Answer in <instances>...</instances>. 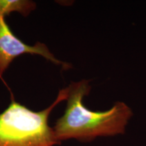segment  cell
<instances>
[{"mask_svg": "<svg viewBox=\"0 0 146 146\" xmlns=\"http://www.w3.org/2000/svg\"><path fill=\"white\" fill-rule=\"evenodd\" d=\"M89 81L82 80L68 86L67 105L64 114L52 127L55 139L58 143L68 139L82 142L93 141L98 137L124 134L133 112L125 103L117 102L108 110H91L83 100L90 92Z\"/></svg>", "mask_w": 146, "mask_h": 146, "instance_id": "6da1fadb", "label": "cell"}, {"mask_svg": "<svg viewBox=\"0 0 146 146\" xmlns=\"http://www.w3.org/2000/svg\"><path fill=\"white\" fill-rule=\"evenodd\" d=\"M68 91V87L61 89L54 103L39 112L33 111L12 100L8 107L0 114V138L23 143L59 144L55 139L48 120L54 108L66 100Z\"/></svg>", "mask_w": 146, "mask_h": 146, "instance_id": "7a4b0ae2", "label": "cell"}, {"mask_svg": "<svg viewBox=\"0 0 146 146\" xmlns=\"http://www.w3.org/2000/svg\"><path fill=\"white\" fill-rule=\"evenodd\" d=\"M25 54L39 55L55 64L61 65L64 69L70 68L69 64L55 57L44 43L38 41L34 45H29L18 39L9 27L4 16H0V76L14 59Z\"/></svg>", "mask_w": 146, "mask_h": 146, "instance_id": "3957f363", "label": "cell"}, {"mask_svg": "<svg viewBox=\"0 0 146 146\" xmlns=\"http://www.w3.org/2000/svg\"><path fill=\"white\" fill-rule=\"evenodd\" d=\"M36 8V3L29 0H0V16L5 17L12 12L27 16Z\"/></svg>", "mask_w": 146, "mask_h": 146, "instance_id": "277c9868", "label": "cell"}, {"mask_svg": "<svg viewBox=\"0 0 146 146\" xmlns=\"http://www.w3.org/2000/svg\"><path fill=\"white\" fill-rule=\"evenodd\" d=\"M0 146H54L47 143H23L8 141L0 138Z\"/></svg>", "mask_w": 146, "mask_h": 146, "instance_id": "5b68a950", "label": "cell"}]
</instances>
